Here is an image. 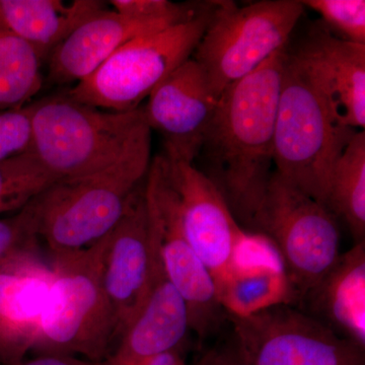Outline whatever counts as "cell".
I'll use <instances>...</instances> for the list:
<instances>
[{
	"label": "cell",
	"mask_w": 365,
	"mask_h": 365,
	"mask_svg": "<svg viewBox=\"0 0 365 365\" xmlns=\"http://www.w3.org/2000/svg\"><path fill=\"white\" fill-rule=\"evenodd\" d=\"M32 123L28 105L0 111V162L31 150Z\"/></svg>",
	"instance_id": "obj_27"
},
{
	"label": "cell",
	"mask_w": 365,
	"mask_h": 365,
	"mask_svg": "<svg viewBox=\"0 0 365 365\" xmlns=\"http://www.w3.org/2000/svg\"><path fill=\"white\" fill-rule=\"evenodd\" d=\"M175 25L178 24L169 21L135 20L104 9L78 26L53 50L48 78L57 85H76L126 43Z\"/></svg>",
	"instance_id": "obj_15"
},
{
	"label": "cell",
	"mask_w": 365,
	"mask_h": 365,
	"mask_svg": "<svg viewBox=\"0 0 365 365\" xmlns=\"http://www.w3.org/2000/svg\"><path fill=\"white\" fill-rule=\"evenodd\" d=\"M188 365H222L218 362V360L215 359V355L210 352V350H206L205 352L196 360L194 364Z\"/></svg>",
	"instance_id": "obj_30"
},
{
	"label": "cell",
	"mask_w": 365,
	"mask_h": 365,
	"mask_svg": "<svg viewBox=\"0 0 365 365\" xmlns=\"http://www.w3.org/2000/svg\"><path fill=\"white\" fill-rule=\"evenodd\" d=\"M145 200L151 242L163 271L186 304L191 331L199 340L207 339L227 319V313L212 274L182 235L163 155L151 160Z\"/></svg>",
	"instance_id": "obj_9"
},
{
	"label": "cell",
	"mask_w": 365,
	"mask_h": 365,
	"mask_svg": "<svg viewBox=\"0 0 365 365\" xmlns=\"http://www.w3.org/2000/svg\"><path fill=\"white\" fill-rule=\"evenodd\" d=\"M294 51L313 72L338 123L364 129L365 45L338 39L323 26Z\"/></svg>",
	"instance_id": "obj_14"
},
{
	"label": "cell",
	"mask_w": 365,
	"mask_h": 365,
	"mask_svg": "<svg viewBox=\"0 0 365 365\" xmlns=\"http://www.w3.org/2000/svg\"><path fill=\"white\" fill-rule=\"evenodd\" d=\"M52 271L28 257L0 271V365L32 352Z\"/></svg>",
	"instance_id": "obj_16"
},
{
	"label": "cell",
	"mask_w": 365,
	"mask_h": 365,
	"mask_svg": "<svg viewBox=\"0 0 365 365\" xmlns=\"http://www.w3.org/2000/svg\"><path fill=\"white\" fill-rule=\"evenodd\" d=\"M355 132L338 123L307 62L287 46L274 132L276 172L327 207L334 167Z\"/></svg>",
	"instance_id": "obj_3"
},
{
	"label": "cell",
	"mask_w": 365,
	"mask_h": 365,
	"mask_svg": "<svg viewBox=\"0 0 365 365\" xmlns=\"http://www.w3.org/2000/svg\"><path fill=\"white\" fill-rule=\"evenodd\" d=\"M190 331L186 304L168 279L155 249L153 285L148 299L108 356L137 360L184 348Z\"/></svg>",
	"instance_id": "obj_17"
},
{
	"label": "cell",
	"mask_w": 365,
	"mask_h": 365,
	"mask_svg": "<svg viewBox=\"0 0 365 365\" xmlns=\"http://www.w3.org/2000/svg\"><path fill=\"white\" fill-rule=\"evenodd\" d=\"M31 151L57 179L101 172L151 150L143 108L113 112L66 95L28 104Z\"/></svg>",
	"instance_id": "obj_2"
},
{
	"label": "cell",
	"mask_w": 365,
	"mask_h": 365,
	"mask_svg": "<svg viewBox=\"0 0 365 365\" xmlns=\"http://www.w3.org/2000/svg\"><path fill=\"white\" fill-rule=\"evenodd\" d=\"M165 158L182 235L217 285L230 272L245 230L215 185L194 163Z\"/></svg>",
	"instance_id": "obj_11"
},
{
	"label": "cell",
	"mask_w": 365,
	"mask_h": 365,
	"mask_svg": "<svg viewBox=\"0 0 365 365\" xmlns=\"http://www.w3.org/2000/svg\"><path fill=\"white\" fill-rule=\"evenodd\" d=\"M279 255L294 307L326 277L340 257L336 216L274 170L251 225Z\"/></svg>",
	"instance_id": "obj_6"
},
{
	"label": "cell",
	"mask_w": 365,
	"mask_h": 365,
	"mask_svg": "<svg viewBox=\"0 0 365 365\" xmlns=\"http://www.w3.org/2000/svg\"><path fill=\"white\" fill-rule=\"evenodd\" d=\"M302 4L318 13L324 26L338 39L365 45L364 0H306Z\"/></svg>",
	"instance_id": "obj_25"
},
{
	"label": "cell",
	"mask_w": 365,
	"mask_h": 365,
	"mask_svg": "<svg viewBox=\"0 0 365 365\" xmlns=\"http://www.w3.org/2000/svg\"><path fill=\"white\" fill-rule=\"evenodd\" d=\"M98 364L100 365H188L185 347L162 353L155 356L148 357V359L137 360H122L107 356Z\"/></svg>",
	"instance_id": "obj_28"
},
{
	"label": "cell",
	"mask_w": 365,
	"mask_h": 365,
	"mask_svg": "<svg viewBox=\"0 0 365 365\" xmlns=\"http://www.w3.org/2000/svg\"><path fill=\"white\" fill-rule=\"evenodd\" d=\"M108 235L90 248L53 258L36 354H63L93 362L116 344L111 304L103 283Z\"/></svg>",
	"instance_id": "obj_4"
},
{
	"label": "cell",
	"mask_w": 365,
	"mask_h": 365,
	"mask_svg": "<svg viewBox=\"0 0 365 365\" xmlns=\"http://www.w3.org/2000/svg\"><path fill=\"white\" fill-rule=\"evenodd\" d=\"M227 319L249 365H365V350L290 304Z\"/></svg>",
	"instance_id": "obj_10"
},
{
	"label": "cell",
	"mask_w": 365,
	"mask_h": 365,
	"mask_svg": "<svg viewBox=\"0 0 365 365\" xmlns=\"http://www.w3.org/2000/svg\"><path fill=\"white\" fill-rule=\"evenodd\" d=\"M114 11L143 21H169L175 24L193 20L207 11L213 1L205 4H175L169 0H113Z\"/></svg>",
	"instance_id": "obj_26"
},
{
	"label": "cell",
	"mask_w": 365,
	"mask_h": 365,
	"mask_svg": "<svg viewBox=\"0 0 365 365\" xmlns=\"http://www.w3.org/2000/svg\"><path fill=\"white\" fill-rule=\"evenodd\" d=\"M287 46L222 91L197 157L203 163L198 169L215 185L237 222L249 228L273 174Z\"/></svg>",
	"instance_id": "obj_1"
},
{
	"label": "cell",
	"mask_w": 365,
	"mask_h": 365,
	"mask_svg": "<svg viewBox=\"0 0 365 365\" xmlns=\"http://www.w3.org/2000/svg\"><path fill=\"white\" fill-rule=\"evenodd\" d=\"M217 101L192 57L150 93L144 117L151 130L163 136L165 157L195 162Z\"/></svg>",
	"instance_id": "obj_13"
},
{
	"label": "cell",
	"mask_w": 365,
	"mask_h": 365,
	"mask_svg": "<svg viewBox=\"0 0 365 365\" xmlns=\"http://www.w3.org/2000/svg\"><path fill=\"white\" fill-rule=\"evenodd\" d=\"M32 151L0 162V215L18 212L56 181Z\"/></svg>",
	"instance_id": "obj_23"
},
{
	"label": "cell",
	"mask_w": 365,
	"mask_h": 365,
	"mask_svg": "<svg viewBox=\"0 0 365 365\" xmlns=\"http://www.w3.org/2000/svg\"><path fill=\"white\" fill-rule=\"evenodd\" d=\"M304 11L297 0L220 1L192 55L216 97L287 47Z\"/></svg>",
	"instance_id": "obj_8"
},
{
	"label": "cell",
	"mask_w": 365,
	"mask_h": 365,
	"mask_svg": "<svg viewBox=\"0 0 365 365\" xmlns=\"http://www.w3.org/2000/svg\"><path fill=\"white\" fill-rule=\"evenodd\" d=\"M216 289L227 316L244 318L277 304L294 306L292 287L279 269H230Z\"/></svg>",
	"instance_id": "obj_20"
},
{
	"label": "cell",
	"mask_w": 365,
	"mask_h": 365,
	"mask_svg": "<svg viewBox=\"0 0 365 365\" xmlns=\"http://www.w3.org/2000/svg\"><path fill=\"white\" fill-rule=\"evenodd\" d=\"M220 1L200 16L126 43L97 71L64 95L113 112L140 108L173 71L191 58Z\"/></svg>",
	"instance_id": "obj_7"
},
{
	"label": "cell",
	"mask_w": 365,
	"mask_h": 365,
	"mask_svg": "<svg viewBox=\"0 0 365 365\" xmlns=\"http://www.w3.org/2000/svg\"><path fill=\"white\" fill-rule=\"evenodd\" d=\"M150 153L93 174L56 180L34 199L38 235L52 258L90 248L112 232L148 175Z\"/></svg>",
	"instance_id": "obj_5"
},
{
	"label": "cell",
	"mask_w": 365,
	"mask_h": 365,
	"mask_svg": "<svg viewBox=\"0 0 365 365\" xmlns=\"http://www.w3.org/2000/svg\"><path fill=\"white\" fill-rule=\"evenodd\" d=\"M38 240L34 200L14 215L0 218V271L33 256Z\"/></svg>",
	"instance_id": "obj_24"
},
{
	"label": "cell",
	"mask_w": 365,
	"mask_h": 365,
	"mask_svg": "<svg viewBox=\"0 0 365 365\" xmlns=\"http://www.w3.org/2000/svg\"><path fill=\"white\" fill-rule=\"evenodd\" d=\"M7 365H100L98 362L63 354H36L31 359H24L16 364Z\"/></svg>",
	"instance_id": "obj_29"
},
{
	"label": "cell",
	"mask_w": 365,
	"mask_h": 365,
	"mask_svg": "<svg viewBox=\"0 0 365 365\" xmlns=\"http://www.w3.org/2000/svg\"><path fill=\"white\" fill-rule=\"evenodd\" d=\"M300 304H307V314L365 350V242L341 254Z\"/></svg>",
	"instance_id": "obj_18"
},
{
	"label": "cell",
	"mask_w": 365,
	"mask_h": 365,
	"mask_svg": "<svg viewBox=\"0 0 365 365\" xmlns=\"http://www.w3.org/2000/svg\"><path fill=\"white\" fill-rule=\"evenodd\" d=\"M327 208L349 227L355 244L365 240V133L355 132L334 167Z\"/></svg>",
	"instance_id": "obj_21"
},
{
	"label": "cell",
	"mask_w": 365,
	"mask_h": 365,
	"mask_svg": "<svg viewBox=\"0 0 365 365\" xmlns=\"http://www.w3.org/2000/svg\"><path fill=\"white\" fill-rule=\"evenodd\" d=\"M39 55L0 24V111L21 109L43 86Z\"/></svg>",
	"instance_id": "obj_22"
},
{
	"label": "cell",
	"mask_w": 365,
	"mask_h": 365,
	"mask_svg": "<svg viewBox=\"0 0 365 365\" xmlns=\"http://www.w3.org/2000/svg\"><path fill=\"white\" fill-rule=\"evenodd\" d=\"M96 0H0V24L48 58L78 26L104 11Z\"/></svg>",
	"instance_id": "obj_19"
},
{
	"label": "cell",
	"mask_w": 365,
	"mask_h": 365,
	"mask_svg": "<svg viewBox=\"0 0 365 365\" xmlns=\"http://www.w3.org/2000/svg\"><path fill=\"white\" fill-rule=\"evenodd\" d=\"M153 268L155 248L148 225L144 179L129 197L121 220L108 234L103 283L114 316L116 344L148 299Z\"/></svg>",
	"instance_id": "obj_12"
}]
</instances>
